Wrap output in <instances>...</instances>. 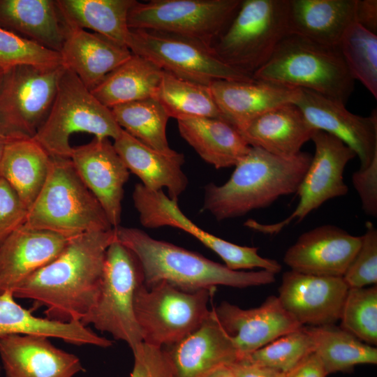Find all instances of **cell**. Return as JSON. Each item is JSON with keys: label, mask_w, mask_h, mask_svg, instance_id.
I'll return each instance as SVG.
<instances>
[{"label": "cell", "mask_w": 377, "mask_h": 377, "mask_svg": "<svg viewBox=\"0 0 377 377\" xmlns=\"http://www.w3.org/2000/svg\"><path fill=\"white\" fill-rule=\"evenodd\" d=\"M311 140L315 153L296 192L299 202L294 211L283 220L263 223L248 219L244 226L266 234L279 233L293 221L299 223L326 201L347 194L348 188L343 180L346 165L356 154L341 140L320 130H313Z\"/></svg>", "instance_id": "13"}, {"label": "cell", "mask_w": 377, "mask_h": 377, "mask_svg": "<svg viewBox=\"0 0 377 377\" xmlns=\"http://www.w3.org/2000/svg\"><path fill=\"white\" fill-rule=\"evenodd\" d=\"M24 225L68 238L113 228L70 158L52 156L45 184L29 208Z\"/></svg>", "instance_id": "5"}, {"label": "cell", "mask_w": 377, "mask_h": 377, "mask_svg": "<svg viewBox=\"0 0 377 377\" xmlns=\"http://www.w3.org/2000/svg\"><path fill=\"white\" fill-rule=\"evenodd\" d=\"M168 116L223 119L209 86L186 81L163 71L154 96ZM224 120V119H223Z\"/></svg>", "instance_id": "35"}, {"label": "cell", "mask_w": 377, "mask_h": 377, "mask_svg": "<svg viewBox=\"0 0 377 377\" xmlns=\"http://www.w3.org/2000/svg\"><path fill=\"white\" fill-rule=\"evenodd\" d=\"M134 206L140 223L147 228L170 226L191 235L216 253L232 270L253 268L270 269L273 261L263 258L256 247L239 246L208 232L195 224L180 209L177 201L171 200L163 190L151 191L141 183L135 184L133 192Z\"/></svg>", "instance_id": "14"}, {"label": "cell", "mask_w": 377, "mask_h": 377, "mask_svg": "<svg viewBox=\"0 0 377 377\" xmlns=\"http://www.w3.org/2000/svg\"><path fill=\"white\" fill-rule=\"evenodd\" d=\"M114 232L115 239L136 258L146 287L167 283L188 291L212 290L217 286L246 288L275 281V274L271 272L232 270L136 228L119 226Z\"/></svg>", "instance_id": "2"}, {"label": "cell", "mask_w": 377, "mask_h": 377, "mask_svg": "<svg viewBox=\"0 0 377 377\" xmlns=\"http://www.w3.org/2000/svg\"><path fill=\"white\" fill-rule=\"evenodd\" d=\"M118 125L144 145L165 154H173L166 135L170 117L154 98L131 102L111 108Z\"/></svg>", "instance_id": "34"}, {"label": "cell", "mask_w": 377, "mask_h": 377, "mask_svg": "<svg viewBox=\"0 0 377 377\" xmlns=\"http://www.w3.org/2000/svg\"><path fill=\"white\" fill-rule=\"evenodd\" d=\"M209 87L223 119L238 131L267 111L293 103L297 93L296 88L255 79L219 80Z\"/></svg>", "instance_id": "23"}, {"label": "cell", "mask_w": 377, "mask_h": 377, "mask_svg": "<svg viewBox=\"0 0 377 377\" xmlns=\"http://www.w3.org/2000/svg\"><path fill=\"white\" fill-rule=\"evenodd\" d=\"M203 377H235L230 364L221 365L209 372Z\"/></svg>", "instance_id": "47"}, {"label": "cell", "mask_w": 377, "mask_h": 377, "mask_svg": "<svg viewBox=\"0 0 377 377\" xmlns=\"http://www.w3.org/2000/svg\"><path fill=\"white\" fill-rule=\"evenodd\" d=\"M276 377H286L283 373H278Z\"/></svg>", "instance_id": "50"}, {"label": "cell", "mask_w": 377, "mask_h": 377, "mask_svg": "<svg viewBox=\"0 0 377 377\" xmlns=\"http://www.w3.org/2000/svg\"><path fill=\"white\" fill-rule=\"evenodd\" d=\"M311 158L304 151L281 157L251 147L226 182L205 186L202 209L220 221L267 207L281 196L296 193Z\"/></svg>", "instance_id": "3"}, {"label": "cell", "mask_w": 377, "mask_h": 377, "mask_svg": "<svg viewBox=\"0 0 377 377\" xmlns=\"http://www.w3.org/2000/svg\"><path fill=\"white\" fill-rule=\"evenodd\" d=\"M0 28L58 52L69 30L57 0H0Z\"/></svg>", "instance_id": "27"}, {"label": "cell", "mask_w": 377, "mask_h": 377, "mask_svg": "<svg viewBox=\"0 0 377 377\" xmlns=\"http://www.w3.org/2000/svg\"><path fill=\"white\" fill-rule=\"evenodd\" d=\"M7 140H8V138L0 137V160H1V155H2V153H3V150L5 143H6Z\"/></svg>", "instance_id": "48"}, {"label": "cell", "mask_w": 377, "mask_h": 377, "mask_svg": "<svg viewBox=\"0 0 377 377\" xmlns=\"http://www.w3.org/2000/svg\"><path fill=\"white\" fill-rule=\"evenodd\" d=\"M292 88L306 89L346 105L354 88L338 46L316 43L290 33L267 63L252 75Z\"/></svg>", "instance_id": "4"}, {"label": "cell", "mask_w": 377, "mask_h": 377, "mask_svg": "<svg viewBox=\"0 0 377 377\" xmlns=\"http://www.w3.org/2000/svg\"><path fill=\"white\" fill-rule=\"evenodd\" d=\"M75 169L98 200L113 228L119 226L124 186L130 172L109 138H94L73 147L70 156Z\"/></svg>", "instance_id": "17"}, {"label": "cell", "mask_w": 377, "mask_h": 377, "mask_svg": "<svg viewBox=\"0 0 377 377\" xmlns=\"http://www.w3.org/2000/svg\"><path fill=\"white\" fill-rule=\"evenodd\" d=\"M355 22L369 31L377 33V1L356 0ZM377 35V34H376Z\"/></svg>", "instance_id": "45"}, {"label": "cell", "mask_w": 377, "mask_h": 377, "mask_svg": "<svg viewBox=\"0 0 377 377\" xmlns=\"http://www.w3.org/2000/svg\"><path fill=\"white\" fill-rule=\"evenodd\" d=\"M285 375L286 377H326L327 376L320 358L313 351L305 356Z\"/></svg>", "instance_id": "44"}, {"label": "cell", "mask_w": 377, "mask_h": 377, "mask_svg": "<svg viewBox=\"0 0 377 377\" xmlns=\"http://www.w3.org/2000/svg\"><path fill=\"white\" fill-rule=\"evenodd\" d=\"M212 310L239 358L302 327L276 295L267 297L256 308L243 309L224 301Z\"/></svg>", "instance_id": "18"}, {"label": "cell", "mask_w": 377, "mask_h": 377, "mask_svg": "<svg viewBox=\"0 0 377 377\" xmlns=\"http://www.w3.org/2000/svg\"><path fill=\"white\" fill-rule=\"evenodd\" d=\"M70 238L24 225L0 244V293L12 290L63 251Z\"/></svg>", "instance_id": "22"}, {"label": "cell", "mask_w": 377, "mask_h": 377, "mask_svg": "<svg viewBox=\"0 0 377 377\" xmlns=\"http://www.w3.org/2000/svg\"><path fill=\"white\" fill-rule=\"evenodd\" d=\"M0 359L5 377H73L84 371L77 356L40 335L1 337Z\"/></svg>", "instance_id": "20"}, {"label": "cell", "mask_w": 377, "mask_h": 377, "mask_svg": "<svg viewBox=\"0 0 377 377\" xmlns=\"http://www.w3.org/2000/svg\"><path fill=\"white\" fill-rule=\"evenodd\" d=\"M313 343V352L320 358L327 375L351 372L358 364H376L377 348L334 325L306 326Z\"/></svg>", "instance_id": "33"}, {"label": "cell", "mask_w": 377, "mask_h": 377, "mask_svg": "<svg viewBox=\"0 0 377 377\" xmlns=\"http://www.w3.org/2000/svg\"><path fill=\"white\" fill-rule=\"evenodd\" d=\"M59 53L63 66L90 91L133 54L124 45L80 29H69Z\"/></svg>", "instance_id": "24"}, {"label": "cell", "mask_w": 377, "mask_h": 377, "mask_svg": "<svg viewBox=\"0 0 377 377\" xmlns=\"http://www.w3.org/2000/svg\"><path fill=\"white\" fill-rule=\"evenodd\" d=\"M313 130L334 135L354 151L367 168L377 155V113L369 117L349 112L345 105L313 91L299 88L293 103Z\"/></svg>", "instance_id": "15"}, {"label": "cell", "mask_w": 377, "mask_h": 377, "mask_svg": "<svg viewBox=\"0 0 377 377\" xmlns=\"http://www.w3.org/2000/svg\"><path fill=\"white\" fill-rule=\"evenodd\" d=\"M356 0H289L290 33L316 43L338 46L355 22Z\"/></svg>", "instance_id": "28"}, {"label": "cell", "mask_w": 377, "mask_h": 377, "mask_svg": "<svg viewBox=\"0 0 377 377\" xmlns=\"http://www.w3.org/2000/svg\"><path fill=\"white\" fill-rule=\"evenodd\" d=\"M177 121L182 138L215 168L235 166L250 149L239 132L222 119L188 117Z\"/></svg>", "instance_id": "29"}, {"label": "cell", "mask_w": 377, "mask_h": 377, "mask_svg": "<svg viewBox=\"0 0 377 377\" xmlns=\"http://www.w3.org/2000/svg\"><path fill=\"white\" fill-rule=\"evenodd\" d=\"M168 347L165 350L174 377H203L212 369L239 359L212 309L196 330Z\"/></svg>", "instance_id": "21"}, {"label": "cell", "mask_w": 377, "mask_h": 377, "mask_svg": "<svg viewBox=\"0 0 377 377\" xmlns=\"http://www.w3.org/2000/svg\"><path fill=\"white\" fill-rule=\"evenodd\" d=\"M348 289L343 277L290 270L282 276L277 297L301 325L318 327L339 320Z\"/></svg>", "instance_id": "16"}, {"label": "cell", "mask_w": 377, "mask_h": 377, "mask_svg": "<svg viewBox=\"0 0 377 377\" xmlns=\"http://www.w3.org/2000/svg\"><path fill=\"white\" fill-rule=\"evenodd\" d=\"M27 211L14 190L0 177V244L24 224Z\"/></svg>", "instance_id": "42"}, {"label": "cell", "mask_w": 377, "mask_h": 377, "mask_svg": "<svg viewBox=\"0 0 377 377\" xmlns=\"http://www.w3.org/2000/svg\"><path fill=\"white\" fill-rule=\"evenodd\" d=\"M240 0L136 1L129 10L133 29H151L183 36L212 47L240 6Z\"/></svg>", "instance_id": "12"}, {"label": "cell", "mask_w": 377, "mask_h": 377, "mask_svg": "<svg viewBox=\"0 0 377 377\" xmlns=\"http://www.w3.org/2000/svg\"><path fill=\"white\" fill-rule=\"evenodd\" d=\"M313 351L311 336L302 326L239 359L286 374Z\"/></svg>", "instance_id": "37"}, {"label": "cell", "mask_w": 377, "mask_h": 377, "mask_svg": "<svg viewBox=\"0 0 377 377\" xmlns=\"http://www.w3.org/2000/svg\"><path fill=\"white\" fill-rule=\"evenodd\" d=\"M235 377H276L278 371L244 359L230 364Z\"/></svg>", "instance_id": "46"}, {"label": "cell", "mask_w": 377, "mask_h": 377, "mask_svg": "<svg viewBox=\"0 0 377 377\" xmlns=\"http://www.w3.org/2000/svg\"><path fill=\"white\" fill-rule=\"evenodd\" d=\"M132 352L134 364L130 377H174L168 354L163 348L142 342Z\"/></svg>", "instance_id": "41"}, {"label": "cell", "mask_w": 377, "mask_h": 377, "mask_svg": "<svg viewBox=\"0 0 377 377\" xmlns=\"http://www.w3.org/2000/svg\"><path fill=\"white\" fill-rule=\"evenodd\" d=\"M313 131L299 108L287 103L257 117L239 132L250 147L292 157L302 151Z\"/></svg>", "instance_id": "26"}, {"label": "cell", "mask_w": 377, "mask_h": 377, "mask_svg": "<svg viewBox=\"0 0 377 377\" xmlns=\"http://www.w3.org/2000/svg\"><path fill=\"white\" fill-rule=\"evenodd\" d=\"M63 66L41 68L22 65L0 77V135L32 138L53 103Z\"/></svg>", "instance_id": "11"}, {"label": "cell", "mask_w": 377, "mask_h": 377, "mask_svg": "<svg viewBox=\"0 0 377 377\" xmlns=\"http://www.w3.org/2000/svg\"><path fill=\"white\" fill-rule=\"evenodd\" d=\"M289 0H244L212 46L228 66L253 75L290 34Z\"/></svg>", "instance_id": "7"}, {"label": "cell", "mask_w": 377, "mask_h": 377, "mask_svg": "<svg viewBox=\"0 0 377 377\" xmlns=\"http://www.w3.org/2000/svg\"><path fill=\"white\" fill-rule=\"evenodd\" d=\"M361 244V236L334 225L302 233L286 251L283 262L303 274L342 277Z\"/></svg>", "instance_id": "19"}, {"label": "cell", "mask_w": 377, "mask_h": 377, "mask_svg": "<svg viewBox=\"0 0 377 377\" xmlns=\"http://www.w3.org/2000/svg\"><path fill=\"white\" fill-rule=\"evenodd\" d=\"M135 0H57L68 29H89L127 47Z\"/></svg>", "instance_id": "31"}, {"label": "cell", "mask_w": 377, "mask_h": 377, "mask_svg": "<svg viewBox=\"0 0 377 377\" xmlns=\"http://www.w3.org/2000/svg\"><path fill=\"white\" fill-rule=\"evenodd\" d=\"M163 71L136 54L110 73L91 91L105 106H114L154 97Z\"/></svg>", "instance_id": "32"}, {"label": "cell", "mask_w": 377, "mask_h": 377, "mask_svg": "<svg viewBox=\"0 0 377 377\" xmlns=\"http://www.w3.org/2000/svg\"><path fill=\"white\" fill-rule=\"evenodd\" d=\"M0 137H2V136L0 135ZM2 138H3V137H2Z\"/></svg>", "instance_id": "51"}, {"label": "cell", "mask_w": 377, "mask_h": 377, "mask_svg": "<svg viewBox=\"0 0 377 377\" xmlns=\"http://www.w3.org/2000/svg\"><path fill=\"white\" fill-rule=\"evenodd\" d=\"M338 47L353 79L377 98V35L354 23L345 31Z\"/></svg>", "instance_id": "36"}, {"label": "cell", "mask_w": 377, "mask_h": 377, "mask_svg": "<svg viewBox=\"0 0 377 377\" xmlns=\"http://www.w3.org/2000/svg\"><path fill=\"white\" fill-rule=\"evenodd\" d=\"M4 70L3 68H2V66H1L0 64V77H1V75H3V73H4Z\"/></svg>", "instance_id": "49"}, {"label": "cell", "mask_w": 377, "mask_h": 377, "mask_svg": "<svg viewBox=\"0 0 377 377\" xmlns=\"http://www.w3.org/2000/svg\"><path fill=\"white\" fill-rule=\"evenodd\" d=\"M143 283L140 265L131 251L115 239L107 249L95 305L80 321L126 342L132 351L143 342L134 310L138 287Z\"/></svg>", "instance_id": "8"}, {"label": "cell", "mask_w": 377, "mask_h": 377, "mask_svg": "<svg viewBox=\"0 0 377 377\" xmlns=\"http://www.w3.org/2000/svg\"><path fill=\"white\" fill-rule=\"evenodd\" d=\"M122 129L110 108L102 104L71 70L64 67L48 115L34 138L52 157L70 158L76 133L115 140Z\"/></svg>", "instance_id": "6"}, {"label": "cell", "mask_w": 377, "mask_h": 377, "mask_svg": "<svg viewBox=\"0 0 377 377\" xmlns=\"http://www.w3.org/2000/svg\"><path fill=\"white\" fill-rule=\"evenodd\" d=\"M114 147L129 172L135 175L148 190L167 188L168 196L174 201L186 190L188 181L182 170L184 156L159 152L140 142L122 129L114 140Z\"/></svg>", "instance_id": "25"}, {"label": "cell", "mask_w": 377, "mask_h": 377, "mask_svg": "<svg viewBox=\"0 0 377 377\" xmlns=\"http://www.w3.org/2000/svg\"><path fill=\"white\" fill-rule=\"evenodd\" d=\"M211 291H188L167 283L146 287L142 283L135 294L134 310L143 342L170 346L196 330L209 314Z\"/></svg>", "instance_id": "9"}, {"label": "cell", "mask_w": 377, "mask_h": 377, "mask_svg": "<svg viewBox=\"0 0 377 377\" xmlns=\"http://www.w3.org/2000/svg\"><path fill=\"white\" fill-rule=\"evenodd\" d=\"M353 185L358 193L363 211L369 216H377V155L369 165L359 169L352 175Z\"/></svg>", "instance_id": "43"}, {"label": "cell", "mask_w": 377, "mask_h": 377, "mask_svg": "<svg viewBox=\"0 0 377 377\" xmlns=\"http://www.w3.org/2000/svg\"><path fill=\"white\" fill-rule=\"evenodd\" d=\"M51 156L34 138H8L0 160V177L29 209L42 189Z\"/></svg>", "instance_id": "30"}, {"label": "cell", "mask_w": 377, "mask_h": 377, "mask_svg": "<svg viewBox=\"0 0 377 377\" xmlns=\"http://www.w3.org/2000/svg\"><path fill=\"white\" fill-rule=\"evenodd\" d=\"M0 64L4 71L27 65L52 68L62 65L60 53L0 28Z\"/></svg>", "instance_id": "39"}, {"label": "cell", "mask_w": 377, "mask_h": 377, "mask_svg": "<svg viewBox=\"0 0 377 377\" xmlns=\"http://www.w3.org/2000/svg\"><path fill=\"white\" fill-rule=\"evenodd\" d=\"M342 277L349 288L376 285L377 229L372 223H366L360 246Z\"/></svg>", "instance_id": "40"}, {"label": "cell", "mask_w": 377, "mask_h": 377, "mask_svg": "<svg viewBox=\"0 0 377 377\" xmlns=\"http://www.w3.org/2000/svg\"><path fill=\"white\" fill-rule=\"evenodd\" d=\"M114 240V228L70 238L56 258L12 290L13 296L45 307L49 319L80 322L95 305L106 251Z\"/></svg>", "instance_id": "1"}, {"label": "cell", "mask_w": 377, "mask_h": 377, "mask_svg": "<svg viewBox=\"0 0 377 377\" xmlns=\"http://www.w3.org/2000/svg\"><path fill=\"white\" fill-rule=\"evenodd\" d=\"M340 327L362 341L377 344V286L349 288L340 316Z\"/></svg>", "instance_id": "38"}, {"label": "cell", "mask_w": 377, "mask_h": 377, "mask_svg": "<svg viewBox=\"0 0 377 377\" xmlns=\"http://www.w3.org/2000/svg\"><path fill=\"white\" fill-rule=\"evenodd\" d=\"M127 47L163 71L209 86L216 80L250 81L251 75L223 62L213 48L197 40L168 32L131 29Z\"/></svg>", "instance_id": "10"}]
</instances>
